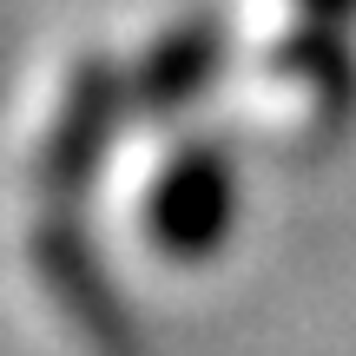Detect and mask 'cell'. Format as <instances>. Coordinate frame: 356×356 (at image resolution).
<instances>
[{"label": "cell", "instance_id": "cell-2", "mask_svg": "<svg viewBox=\"0 0 356 356\" xmlns=\"http://www.w3.org/2000/svg\"><path fill=\"white\" fill-rule=\"evenodd\" d=\"M350 7L356 0H284V33H291V26H323V33H330Z\"/></svg>", "mask_w": 356, "mask_h": 356}, {"label": "cell", "instance_id": "cell-1", "mask_svg": "<svg viewBox=\"0 0 356 356\" xmlns=\"http://www.w3.org/2000/svg\"><path fill=\"white\" fill-rule=\"evenodd\" d=\"M231 231V172L218 165L204 145H185L145 204V238L165 257H204Z\"/></svg>", "mask_w": 356, "mask_h": 356}]
</instances>
